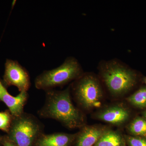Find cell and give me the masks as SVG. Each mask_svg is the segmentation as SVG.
I'll return each instance as SVG.
<instances>
[{
    "label": "cell",
    "mask_w": 146,
    "mask_h": 146,
    "mask_svg": "<svg viewBox=\"0 0 146 146\" xmlns=\"http://www.w3.org/2000/svg\"><path fill=\"white\" fill-rule=\"evenodd\" d=\"M37 114L41 118L56 120L70 129L82 128L84 124V116L71 100L70 87L63 91H46L44 104Z\"/></svg>",
    "instance_id": "cell-1"
},
{
    "label": "cell",
    "mask_w": 146,
    "mask_h": 146,
    "mask_svg": "<svg viewBox=\"0 0 146 146\" xmlns=\"http://www.w3.org/2000/svg\"><path fill=\"white\" fill-rule=\"evenodd\" d=\"M44 125L35 116L24 112L13 117L7 137L16 146H35L44 133Z\"/></svg>",
    "instance_id": "cell-2"
},
{
    "label": "cell",
    "mask_w": 146,
    "mask_h": 146,
    "mask_svg": "<svg viewBox=\"0 0 146 146\" xmlns=\"http://www.w3.org/2000/svg\"><path fill=\"white\" fill-rule=\"evenodd\" d=\"M82 69L75 58L69 57L57 68L44 71L35 80V86L39 90L54 89L76 80L82 76Z\"/></svg>",
    "instance_id": "cell-3"
},
{
    "label": "cell",
    "mask_w": 146,
    "mask_h": 146,
    "mask_svg": "<svg viewBox=\"0 0 146 146\" xmlns=\"http://www.w3.org/2000/svg\"><path fill=\"white\" fill-rule=\"evenodd\" d=\"M101 73L108 89L113 95L124 94L136 82V76L132 71L113 60L102 65Z\"/></svg>",
    "instance_id": "cell-4"
},
{
    "label": "cell",
    "mask_w": 146,
    "mask_h": 146,
    "mask_svg": "<svg viewBox=\"0 0 146 146\" xmlns=\"http://www.w3.org/2000/svg\"><path fill=\"white\" fill-rule=\"evenodd\" d=\"M73 89L78 103L84 109L90 110L101 106L102 88L93 76H80L73 85Z\"/></svg>",
    "instance_id": "cell-5"
},
{
    "label": "cell",
    "mask_w": 146,
    "mask_h": 146,
    "mask_svg": "<svg viewBox=\"0 0 146 146\" xmlns=\"http://www.w3.org/2000/svg\"><path fill=\"white\" fill-rule=\"evenodd\" d=\"M3 78L7 85L16 86L20 92L27 91L31 86L29 74L16 60H6Z\"/></svg>",
    "instance_id": "cell-6"
},
{
    "label": "cell",
    "mask_w": 146,
    "mask_h": 146,
    "mask_svg": "<svg viewBox=\"0 0 146 146\" xmlns=\"http://www.w3.org/2000/svg\"><path fill=\"white\" fill-rule=\"evenodd\" d=\"M29 98L27 91H22L16 96L8 93L0 81V101L5 104L13 117H18L24 112V108Z\"/></svg>",
    "instance_id": "cell-7"
},
{
    "label": "cell",
    "mask_w": 146,
    "mask_h": 146,
    "mask_svg": "<svg viewBox=\"0 0 146 146\" xmlns=\"http://www.w3.org/2000/svg\"><path fill=\"white\" fill-rule=\"evenodd\" d=\"M76 135L62 132L44 133L36 141L35 146H70Z\"/></svg>",
    "instance_id": "cell-8"
},
{
    "label": "cell",
    "mask_w": 146,
    "mask_h": 146,
    "mask_svg": "<svg viewBox=\"0 0 146 146\" xmlns=\"http://www.w3.org/2000/svg\"><path fill=\"white\" fill-rule=\"evenodd\" d=\"M106 130L102 127L97 126H84L77 133L76 146L95 145Z\"/></svg>",
    "instance_id": "cell-9"
},
{
    "label": "cell",
    "mask_w": 146,
    "mask_h": 146,
    "mask_svg": "<svg viewBox=\"0 0 146 146\" xmlns=\"http://www.w3.org/2000/svg\"><path fill=\"white\" fill-rule=\"evenodd\" d=\"M129 114L127 110L119 106H112L100 112L99 119L112 124H121L128 119Z\"/></svg>",
    "instance_id": "cell-10"
},
{
    "label": "cell",
    "mask_w": 146,
    "mask_h": 146,
    "mask_svg": "<svg viewBox=\"0 0 146 146\" xmlns=\"http://www.w3.org/2000/svg\"><path fill=\"white\" fill-rule=\"evenodd\" d=\"M122 143L121 136L113 131H106L94 146H121Z\"/></svg>",
    "instance_id": "cell-11"
},
{
    "label": "cell",
    "mask_w": 146,
    "mask_h": 146,
    "mask_svg": "<svg viewBox=\"0 0 146 146\" xmlns=\"http://www.w3.org/2000/svg\"><path fill=\"white\" fill-rule=\"evenodd\" d=\"M127 101L131 104L139 108L146 107V87H142L127 98Z\"/></svg>",
    "instance_id": "cell-12"
},
{
    "label": "cell",
    "mask_w": 146,
    "mask_h": 146,
    "mask_svg": "<svg viewBox=\"0 0 146 146\" xmlns=\"http://www.w3.org/2000/svg\"><path fill=\"white\" fill-rule=\"evenodd\" d=\"M129 129L131 133L134 135L146 137V119L136 118L131 123Z\"/></svg>",
    "instance_id": "cell-13"
},
{
    "label": "cell",
    "mask_w": 146,
    "mask_h": 146,
    "mask_svg": "<svg viewBox=\"0 0 146 146\" xmlns=\"http://www.w3.org/2000/svg\"><path fill=\"white\" fill-rule=\"evenodd\" d=\"M13 117L9 110L0 112V130L8 133Z\"/></svg>",
    "instance_id": "cell-14"
},
{
    "label": "cell",
    "mask_w": 146,
    "mask_h": 146,
    "mask_svg": "<svg viewBox=\"0 0 146 146\" xmlns=\"http://www.w3.org/2000/svg\"><path fill=\"white\" fill-rule=\"evenodd\" d=\"M127 141L130 146H146V139L144 138L130 136Z\"/></svg>",
    "instance_id": "cell-15"
},
{
    "label": "cell",
    "mask_w": 146,
    "mask_h": 146,
    "mask_svg": "<svg viewBox=\"0 0 146 146\" xmlns=\"http://www.w3.org/2000/svg\"><path fill=\"white\" fill-rule=\"evenodd\" d=\"M4 146H16L7 137L2 138L1 142Z\"/></svg>",
    "instance_id": "cell-16"
},
{
    "label": "cell",
    "mask_w": 146,
    "mask_h": 146,
    "mask_svg": "<svg viewBox=\"0 0 146 146\" xmlns=\"http://www.w3.org/2000/svg\"><path fill=\"white\" fill-rule=\"evenodd\" d=\"M143 116L144 117H145V119H146V111H145V112H144Z\"/></svg>",
    "instance_id": "cell-17"
},
{
    "label": "cell",
    "mask_w": 146,
    "mask_h": 146,
    "mask_svg": "<svg viewBox=\"0 0 146 146\" xmlns=\"http://www.w3.org/2000/svg\"><path fill=\"white\" fill-rule=\"evenodd\" d=\"M144 81L145 82V83L146 84V77L144 79Z\"/></svg>",
    "instance_id": "cell-18"
},
{
    "label": "cell",
    "mask_w": 146,
    "mask_h": 146,
    "mask_svg": "<svg viewBox=\"0 0 146 146\" xmlns=\"http://www.w3.org/2000/svg\"><path fill=\"white\" fill-rule=\"evenodd\" d=\"M2 140V138L0 136V142H1Z\"/></svg>",
    "instance_id": "cell-19"
},
{
    "label": "cell",
    "mask_w": 146,
    "mask_h": 146,
    "mask_svg": "<svg viewBox=\"0 0 146 146\" xmlns=\"http://www.w3.org/2000/svg\"><path fill=\"white\" fill-rule=\"evenodd\" d=\"M123 146H126L125 144L124 143L123 145Z\"/></svg>",
    "instance_id": "cell-20"
}]
</instances>
